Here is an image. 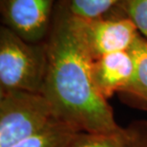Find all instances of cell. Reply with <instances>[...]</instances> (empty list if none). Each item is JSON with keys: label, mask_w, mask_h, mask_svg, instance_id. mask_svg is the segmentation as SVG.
<instances>
[{"label": "cell", "mask_w": 147, "mask_h": 147, "mask_svg": "<svg viewBox=\"0 0 147 147\" xmlns=\"http://www.w3.org/2000/svg\"><path fill=\"white\" fill-rule=\"evenodd\" d=\"M68 0H58L45 45L47 69L41 93L55 117L79 132L110 133L120 125L112 106L98 92L93 58L74 30Z\"/></svg>", "instance_id": "6da1fadb"}, {"label": "cell", "mask_w": 147, "mask_h": 147, "mask_svg": "<svg viewBox=\"0 0 147 147\" xmlns=\"http://www.w3.org/2000/svg\"><path fill=\"white\" fill-rule=\"evenodd\" d=\"M47 69L45 41L30 43L7 27L0 28V95L41 93Z\"/></svg>", "instance_id": "7a4b0ae2"}, {"label": "cell", "mask_w": 147, "mask_h": 147, "mask_svg": "<svg viewBox=\"0 0 147 147\" xmlns=\"http://www.w3.org/2000/svg\"><path fill=\"white\" fill-rule=\"evenodd\" d=\"M57 118L42 93L14 91L0 95V147H12Z\"/></svg>", "instance_id": "3957f363"}, {"label": "cell", "mask_w": 147, "mask_h": 147, "mask_svg": "<svg viewBox=\"0 0 147 147\" xmlns=\"http://www.w3.org/2000/svg\"><path fill=\"white\" fill-rule=\"evenodd\" d=\"M71 20L93 60L109 53L128 51L140 35L129 18L113 10L96 18L79 17L72 13Z\"/></svg>", "instance_id": "277c9868"}, {"label": "cell", "mask_w": 147, "mask_h": 147, "mask_svg": "<svg viewBox=\"0 0 147 147\" xmlns=\"http://www.w3.org/2000/svg\"><path fill=\"white\" fill-rule=\"evenodd\" d=\"M58 0H0L3 26L30 43L48 36Z\"/></svg>", "instance_id": "5b68a950"}, {"label": "cell", "mask_w": 147, "mask_h": 147, "mask_svg": "<svg viewBox=\"0 0 147 147\" xmlns=\"http://www.w3.org/2000/svg\"><path fill=\"white\" fill-rule=\"evenodd\" d=\"M134 72L135 64L129 49L103 55L93 60L91 65L94 86L105 100L127 87Z\"/></svg>", "instance_id": "8992f818"}, {"label": "cell", "mask_w": 147, "mask_h": 147, "mask_svg": "<svg viewBox=\"0 0 147 147\" xmlns=\"http://www.w3.org/2000/svg\"><path fill=\"white\" fill-rule=\"evenodd\" d=\"M69 147H147V121H134L110 133L79 132Z\"/></svg>", "instance_id": "52a82bcc"}, {"label": "cell", "mask_w": 147, "mask_h": 147, "mask_svg": "<svg viewBox=\"0 0 147 147\" xmlns=\"http://www.w3.org/2000/svg\"><path fill=\"white\" fill-rule=\"evenodd\" d=\"M129 51L135 64V72L131 83L118 94L133 107L147 110V39L139 35Z\"/></svg>", "instance_id": "ba28073f"}, {"label": "cell", "mask_w": 147, "mask_h": 147, "mask_svg": "<svg viewBox=\"0 0 147 147\" xmlns=\"http://www.w3.org/2000/svg\"><path fill=\"white\" fill-rule=\"evenodd\" d=\"M79 131L55 118L37 132L12 147H69Z\"/></svg>", "instance_id": "9c48e42d"}, {"label": "cell", "mask_w": 147, "mask_h": 147, "mask_svg": "<svg viewBox=\"0 0 147 147\" xmlns=\"http://www.w3.org/2000/svg\"><path fill=\"white\" fill-rule=\"evenodd\" d=\"M113 11L129 18L147 39V0H118Z\"/></svg>", "instance_id": "30bf717a"}, {"label": "cell", "mask_w": 147, "mask_h": 147, "mask_svg": "<svg viewBox=\"0 0 147 147\" xmlns=\"http://www.w3.org/2000/svg\"><path fill=\"white\" fill-rule=\"evenodd\" d=\"M72 13L83 18H96L107 14L118 0H68Z\"/></svg>", "instance_id": "8fae6325"}]
</instances>
